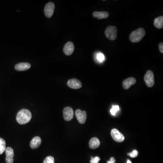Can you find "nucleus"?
Wrapping results in <instances>:
<instances>
[{"mask_svg": "<svg viewBox=\"0 0 163 163\" xmlns=\"http://www.w3.org/2000/svg\"><path fill=\"white\" fill-rule=\"evenodd\" d=\"M159 49H160V52L161 53H163V43L162 42L161 43L159 44Z\"/></svg>", "mask_w": 163, "mask_h": 163, "instance_id": "24", "label": "nucleus"}, {"mask_svg": "<svg viewBox=\"0 0 163 163\" xmlns=\"http://www.w3.org/2000/svg\"><path fill=\"white\" fill-rule=\"evenodd\" d=\"M93 16L98 19L107 18L109 15V13L106 11H94L93 14Z\"/></svg>", "mask_w": 163, "mask_h": 163, "instance_id": "15", "label": "nucleus"}, {"mask_svg": "<svg viewBox=\"0 0 163 163\" xmlns=\"http://www.w3.org/2000/svg\"><path fill=\"white\" fill-rule=\"evenodd\" d=\"M145 81L148 87H152L155 84L154 75L152 71L148 70L145 75Z\"/></svg>", "mask_w": 163, "mask_h": 163, "instance_id": "4", "label": "nucleus"}, {"mask_svg": "<svg viewBox=\"0 0 163 163\" xmlns=\"http://www.w3.org/2000/svg\"><path fill=\"white\" fill-rule=\"evenodd\" d=\"M41 143V139L39 136H35L32 139L30 143V146L32 149H36Z\"/></svg>", "mask_w": 163, "mask_h": 163, "instance_id": "13", "label": "nucleus"}, {"mask_svg": "<svg viewBox=\"0 0 163 163\" xmlns=\"http://www.w3.org/2000/svg\"><path fill=\"white\" fill-rule=\"evenodd\" d=\"M155 26L158 29H162L163 27V17L162 16H159L155 18L154 22Z\"/></svg>", "mask_w": 163, "mask_h": 163, "instance_id": "17", "label": "nucleus"}, {"mask_svg": "<svg viewBox=\"0 0 163 163\" xmlns=\"http://www.w3.org/2000/svg\"><path fill=\"white\" fill-rule=\"evenodd\" d=\"M106 36L111 41H114L117 37V30L116 27L114 26H109L105 30Z\"/></svg>", "mask_w": 163, "mask_h": 163, "instance_id": "3", "label": "nucleus"}, {"mask_svg": "<svg viewBox=\"0 0 163 163\" xmlns=\"http://www.w3.org/2000/svg\"><path fill=\"white\" fill-rule=\"evenodd\" d=\"M96 59L100 62H103L104 60V56L103 54L100 53L96 55Z\"/></svg>", "mask_w": 163, "mask_h": 163, "instance_id": "22", "label": "nucleus"}, {"mask_svg": "<svg viewBox=\"0 0 163 163\" xmlns=\"http://www.w3.org/2000/svg\"><path fill=\"white\" fill-rule=\"evenodd\" d=\"M100 145V141L96 137H93V138H92L89 142V147L91 149H96V148H98Z\"/></svg>", "mask_w": 163, "mask_h": 163, "instance_id": "16", "label": "nucleus"}, {"mask_svg": "<svg viewBox=\"0 0 163 163\" xmlns=\"http://www.w3.org/2000/svg\"><path fill=\"white\" fill-rule=\"evenodd\" d=\"M127 163H132L131 161L130 160H127Z\"/></svg>", "mask_w": 163, "mask_h": 163, "instance_id": "26", "label": "nucleus"}, {"mask_svg": "<svg viewBox=\"0 0 163 163\" xmlns=\"http://www.w3.org/2000/svg\"><path fill=\"white\" fill-rule=\"evenodd\" d=\"M120 110L119 106L118 105H113L112 107L110 110V113L112 116H115L117 112Z\"/></svg>", "mask_w": 163, "mask_h": 163, "instance_id": "19", "label": "nucleus"}, {"mask_svg": "<svg viewBox=\"0 0 163 163\" xmlns=\"http://www.w3.org/2000/svg\"><path fill=\"white\" fill-rule=\"evenodd\" d=\"M110 161L112 163H115L116 162L115 159L114 157H112L110 159Z\"/></svg>", "mask_w": 163, "mask_h": 163, "instance_id": "25", "label": "nucleus"}, {"mask_svg": "<svg viewBox=\"0 0 163 163\" xmlns=\"http://www.w3.org/2000/svg\"><path fill=\"white\" fill-rule=\"evenodd\" d=\"M5 149V141L2 138H0V155L2 154Z\"/></svg>", "mask_w": 163, "mask_h": 163, "instance_id": "18", "label": "nucleus"}, {"mask_svg": "<svg viewBox=\"0 0 163 163\" xmlns=\"http://www.w3.org/2000/svg\"><path fill=\"white\" fill-rule=\"evenodd\" d=\"M136 83V80L133 77L128 78L123 82V86L125 89H128Z\"/></svg>", "mask_w": 163, "mask_h": 163, "instance_id": "14", "label": "nucleus"}, {"mask_svg": "<svg viewBox=\"0 0 163 163\" xmlns=\"http://www.w3.org/2000/svg\"><path fill=\"white\" fill-rule=\"evenodd\" d=\"M43 163H54V158L52 156H48L44 159Z\"/></svg>", "mask_w": 163, "mask_h": 163, "instance_id": "20", "label": "nucleus"}, {"mask_svg": "<svg viewBox=\"0 0 163 163\" xmlns=\"http://www.w3.org/2000/svg\"><path fill=\"white\" fill-rule=\"evenodd\" d=\"M145 34V32L143 28H139L133 31L130 35V39L132 42H140Z\"/></svg>", "mask_w": 163, "mask_h": 163, "instance_id": "2", "label": "nucleus"}, {"mask_svg": "<svg viewBox=\"0 0 163 163\" xmlns=\"http://www.w3.org/2000/svg\"><path fill=\"white\" fill-rule=\"evenodd\" d=\"M111 134L113 139L116 142H122L124 141L125 137L117 129H112Z\"/></svg>", "mask_w": 163, "mask_h": 163, "instance_id": "5", "label": "nucleus"}, {"mask_svg": "<svg viewBox=\"0 0 163 163\" xmlns=\"http://www.w3.org/2000/svg\"><path fill=\"white\" fill-rule=\"evenodd\" d=\"M138 155V152L137 150H133L132 152L128 153V155H129L132 158H135L137 157Z\"/></svg>", "mask_w": 163, "mask_h": 163, "instance_id": "21", "label": "nucleus"}, {"mask_svg": "<svg viewBox=\"0 0 163 163\" xmlns=\"http://www.w3.org/2000/svg\"><path fill=\"white\" fill-rule=\"evenodd\" d=\"M55 5L52 2L48 3L44 7V11L45 15L48 18H51L54 12Z\"/></svg>", "mask_w": 163, "mask_h": 163, "instance_id": "6", "label": "nucleus"}, {"mask_svg": "<svg viewBox=\"0 0 163 163\" xmlns=\"http://www.w3.org/2000/svg\"><path fill=\"white\" fill-rule=\"evenodd\" d=\"M68 86L73 89H77L81 88L82 86V83L80 80L75 79H71L67 83Z\"/></svg>", "mask_w": 163, "mask_h": 163, "instance_id": "9", "label": "nucleus"}, {"mask_svg": "<svg viewBox=\"0 0 163 163\" xmlns=\"http://www.w3.org/2000/svg\"><path fill=\"white\" fill-rule=\"evenodd\" d=\"M100 158L98 156H96V157H92L91 158V161H90V163H98L99 161H100Z\"/></svg>", "mask_w": 163, "mask_h": 163, "instance_id": "23", "label": "nucleus"}, {"mask_svg": "<svg viewBox=\"0 0 163 163\" xmlns=\"http://www.w3.org/2000/svg\"><path fill=\"white\" fill-rule=\"evenodd\" d=\"M75 115L80 123L83 124L85 122L86 119V113L85 111H82L80 109H78L75 112Z\"/></svg>", "mask_w": 163, "mask_h": 163, "instance_id": "8", "label": "nucleus"}, {"mask_svg": "<svg viewBox=\"0 0 163 163\" xmlns=\"http://www.w3.org/2000/svg\"><path fill=\"white\" fill-rule=\"evenodd\" d=\"M6 158L5 161L6 163H13L14 162L13 157L14 156V151L11 147H7L5 149Z\"/></svg>", "mask_w": 163, "mask_h": 163, "instance_id": "10", "label": "nucleus"}, {"mask_svg": "<svg viewBox=\"0 0 163 163\" xmlns=\"http://www.w3.org/2000/svg\"><path fill=\"white\" fill-rule=\"evenodd\" d=\"M74 50V45L72 42H68L64 47V52L66 55H71L73 53Z\"/></svg>", "mask_w": 163, "mask_h": 163, "instance_id": "11", "label": "nucleus"}, {"mask_svg": "<svg viewBox=\"0 0 163 163\" xmlns=\"http://www.w3.org/2000/svg\"><path fill=\"white\" fill-rule=\"evenodd\" d=\"M32 115L29 110L23 109L19 111L16 116V120L21 125L25 124L31 121Z\"/></svg>", "mask_w": 163, "mask_h": 163, "instance_id": "1", "label": "nucleus"}, {"mask_svg": "<svg viewBox=\"0 0 163 163\" xmlns=\"http://www.w3.org/2000/svg\"><path fill=\"white\" fill-rule=\"evenodd\" d=\"M31 65L28 63H20L17 64L15 66V70L20 71L27 70L31 68Z\"/></svg>", "mask_w": 163, "mask_h": 163, "instance_id": "12", "label": "nucleus"}, {"mask_svg": "<svg viewBox=\"0 0 163 163\" xmlns=\"http://www.w3.org/2000/svg\"><path fill=\"white\" fill-rule=\"evenodd\" d=\"M64 117L66 121H70L73 118L74 112L72 108L70 107H65L64 109Z\"/></svg>", "mask_w": 163, "mask_h": 163, "instance_id": "7", "label": "nucleus"}, {"mask_svg": "<svg viewBox=\"0 0 163 163\" xmlns=\"http://www.w3.org/2000/svg\"><path fill=\"white\" fill-rule=\"evenodd\" d=\"M106 163H112V162H111L110 161H108L106 162Z\"/></svg>", "mask_w": 163, "mask_h": 163, "instance_id": "27", "label": "nucleus"}]
</instances>
